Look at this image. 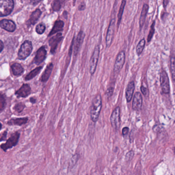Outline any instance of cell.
Wrapping results in <instances>:
<instances>
[{"mask_svg":"<svg viewBox=\"0 0 175 175\" xmlns=\"http://www.w3.org/2000/svg\"><path fill=\"white\" fill-rule=\"evenodd\" d=\"M102 107V97L100 94H98L92 99L90 110L91 119L93 122H97L99 119Z\"/></svg>","mask_w":175,"mask_h":175,"instance_id":"obj_1","label":"cell"},{"mask_svg":"<svg viewBox=\"0 0 175 175\" xmlns=\"http://www.w3.org/2000/svg\"><path fill=\"white\" fill-rule=\"evenodd\" d=\"M20 137V133L18 132H16L11 134L10 137L7 140L6 142L1 145V148L4 151L6 152L7 150L16 147L18 144Z\"/></svg>","mask_w":175,"mask_h":175,"instance_id":"obj_2","label":"cell"},{"mask_svg":"<svg viewBox=\"0 0 175 175\" xmlns=\"http://www.w3.org/2000/svg\"><path fill=\"white\" fill-rule=\"evenodd\" d=\"M13 7V0H0V16L2 17L10 14Z\"/></svg>","mask_w":175,"mask_h":175,"instance_id":"obj_3","label":"cell"},{"mask_svg":"<svg viewBox=\"0 0 175 175\" xmlns=\"http://www.w3.org/2000/svg\"><path fill=\"white\" fill-rule=\"evenodd\" d=\"M32 43L29 41H26L23 43L18 52V59L20 60H25L32 53Z\"/></svg>","mask_w":175,"mask_h":175,"instance_id":"obj_4","label":"cell"},{"mask_svg":"<svg viewBox=\"0 0 175 175\" xmlns=\"http://www.w3.org/2000/svg\"><path fill=\"white\" fill-rule=\"evenodd\" d=\"M110 121L113 129L115 131H118L121 125L120 108L119 106L117 107L112 112L110 118Z\"/></svg>","mask_w":175,"mask_h":175,"instance_id":"obj_5","label":"cell"},{"mask_svg":"<svg viewBox=\"0 0 175 175\" xmlns=\"http://www.w3.org/2000/svg\"><path fill=\"white\" fill-rule=\"evenodd\" d=\"M99 54H100V48L99 46L97 45L95 46L89 62V73L91 76L94 75L96 70L99 60Z\"/></svg>","mask_w":175,"mask_h":175,"instance_id":"obj_6","label":"cell"},{"mask_svg":"<svg viewBox=\"0 0 175 175\" xmlns=\"http://www.w3.org/2000/svg\"><path fill=\"white\" fill-rule=\"evenodd\" d=\"M160 82L161 89L164 94H169L170 92V85L169 76L165 70H162L160 73Z\"/></svg>","mask_w":175,"mask_h":175,"instance_id":"obj_7","label":"cell"},{"mask_svg":"<svg viewBox=\"0 0 175 175\" xmlns=\"http://www.w3.org/2000/svg\"><path fill=\"white\" fill-rule=\"evenodd\" d=\"M125 60V51L122 50L120 51L117 56L114 67V72L115 73H118L120 72V70L122 69L123 66L124 65Z\"/></svg>","mask_w":175,"mask_h":175,"instance_id":"obj_8","label":"cell"},{"mask_svg":"<svg viewBox=\"0 0 175 175\" xmlns=\"http://www.w3.org/2000/svg\"><path fill=\"white\" fill-rule=\"evenodd\" d=\"M115 19H113L110 22V25L106 37V45L107 47H109L111 45L113 40L114 33H115Z\"/></svg>","mask_w":175,"mask_h":175,"instance_id":"obj_9","label":"cell"},{"mask_svg":"<svg viewBox=\"0 0 175 175\" xmlns=\"http://www.w3.org/2000/svg\"><path fill=\"white\" fill-rule=\"evenodd\" d=\"M32 92V89L28 84H23L22 86L15 92V95L17 98H25L30 95Z\"/></svg>","mask_w":175,"mask_h":175,"instance_id":"obj_10","label":"cell"},{"mask_svg":"<svg viewBox=\"0 0 175 175\" xmlns=\"http://www.w3.org/2000/svg\"><path fill=\"white\" fill-rule=\"evenodd\" d=\"M62 38L63 37L62 34L59 33L50 39L49 41V44L50 46V52L51 54H54L55 53L58 45L62 40Z\"/></svg>","mask_w":175,"mask_h":175,"instance_id":"obj_11","label":"cell"},{"mask_svg":"<svg viewBox=\"0 0 175 175\" xmlns=\"http://www.w3.org/2000/svg\"><path fill=\"white\" fill-rule=\"evenodd\" d=\"M142 97L140 92H137L134 95V99L132 101V110L136 111L140 110L142 106Z\"/></svg>","mask_w":175,"mask_h":175,"instance_id":"obj_12","label":"cell"},{"mask_svg":"<svg viewBox=\"0 0 175 175\" xmlns=\"http://www.w3.org/2000/svg\"><path fill=\"white\" fill-rule=\"evenodd\" d=\"M46 54H47V51H46V49L45 48L44 46H42L37 51V54L35 55V60H34V62L35 64L39 65L42 63L46 58Z\"/></svg>","mask_w":175,"mask_h":175,"instance_id":"obj_13","label":"cell"},{"mask_svg":"<svg viewBox=\"0 0 175 175\" xmlns=\"http://www.w3.org/2000/svg\"><path fill=\"white\" fill-rule=\"evenodd\" d=\"M1 27L9 32H14L16 28L14 23L9 20L4 19L1 21Z\"/></svg>","mask_w":175,"mask_h":175,"instance_id":"obj_14","label":"cell"},{"mask_svg":"<svg viewBox=\"0 0 175 175\" xmlns=\"http://www.w3.org/2000/svg\"><path fill=\"white\" fill-rule=\"evenodd\" d=\"M84 38V34L83 31H80L78 34V36L76 37V41H75V44H74V54L76 55L77 53L79 51L80 48L81 47L82 44L83 43V40Z\"/></svg>","mask_w":175,"mask_h":175,"instance_id":"obj_15","label":"cell"},{"mask_svg":"<svg viewBox=\"0 0 175 175\" xmlns=\"http://www.w3.org/2000/svg\"><path fill=\"white\" fill-rule=\"evenodd\" d=\"M53 67H54V65L53 63H50L48 65L44 72H43V73H42L41 77L40 78V81L42 82L46 83V82H47L48 79H50L51 73L53 71Z\"/></svg>","mask_w":175,"mask_h":175,"instance_id":"obj_16","label":"cell"},{"mask_svg":"<svg viewBox=\"0 0 175 175\" xmlns=\"http://www.w3.org/2000/svg\"><path fill=\"white\" fill-rule=\"evenodd\" d=\"M28 120V117L11 119L8 121L7 124L10 126L18 125L21 126L27 123Z\"/></svg>","mask_w":175,"mask_h":175,"instance_id":"obj_17","label":"cell"},{"mask_svg":"<svg viewBox=\"0 0 175 175\" xmlns=\"http://www.w3.org/2000/svg\"><path fill=\"white\" fill-rule=\"evenodd\" d=\"M135 89V83L134 81H131L128 83L126 89L125 97L127 102H130L132 99Z\"/></svg>","mask_w":175,"mask_h":175,"instance_id":"obj_18","label":"cell"},{"mask_svg":"<svg viewBox=\"0 0 175 175\" xmlns=\"http://www.w3.org/2000/svg\"><path fill=\"white\" fill-rule=\"evenodd\" d=\"M148 9H149L148 5L147 4H144L142 9L140 20H139V25H140V28H141L142 27H143V25L145 23L147 14L148 13Z\"/></svg>","mask_w":175,"mask_h":175,"instance_id":"obj_19","label":"cell"},{"mask_svg":"<svg viewBox=\"0 0 175 175\" xmlns=\"http://www.w3.org/2000/svg\"><path fill=\"white\" fill-rule=\"evenodd\" d=\"M11 70L14 76H20L24 73V69L22 66L18 63L13 64L11 66Z\"/></svg>","mask_w":175,"mask_h":175,"instance_id":"obj_20","label":"cell"},{"mask_svg":"<svg viewBox=\"0 0 175 175\" xmlns=\"http://www.w3.org/2000/svg\"><path fill=\"white\" fill-rule=\"evenodd\" d=\"M64 25V23L63 21H56L54 23V26L52 30H51V32H50L48 36H51V35L57 33L58 32L62 31L63 29Z\"/></svg>","mask_w":175,"mask_h":175,"instance_id":"obj_21","label":"cell"},{"mask_svg":"<svg viewBox=\"0 0 175 175\" xmlns=\"http://www.w3.org/2000/svg\"><path fill=\"white\" fill-rule=\"evenodd\" d=\"M43 68V66H39L34 69L33 70H32L31 72L26 75V76L25 78V81H29L32 79L33 78H35L36 76L38 75L40 73L41 70Z\"/></svg>","mask_w":175,"mask_h":175,"instance_id":"obj_22","label":"cell"},{"mask_svg":"<svg viewBox=\"0 0 175 175\" xmlns=\"http://www.w3.org/2000/svg\"><path fill=\"white\" fill-rule=\"evenodd\" d=\"M42 12L40 9H37L32 13V15L30 16L29 22L32 24H35L37 23V21L40 18V16L41 15Z\"/></svg>","mask_w":175,"mask_h":175,"instance_id":"obj_23","label":"cell"},{"mask_svg":"<svg viewBox=\"0 0 175 175\" xmlns=\"http://www.w3.org/2000/svg\"><path fill=\"white\" fill-rule=\"evenodd\" d=\"M126 3V0H123L122 2L121 3V5L120 7L119 10L118 14V22H117V26L118 27L119 26L120 24L121 23V20H122V17L123 12H124V8L125 7Z\"/></svg>","mask_w":175,"mask_h":175,"instance_id":"obj_24","label":"cell"},{"mask_svg":"<svg viewBox=\"0 0 175 175\" xmlns=\"http://www.w3.org/2000/svg\"><path fill=\"white\" fill-rule=\"evenodd\" d=\"M145 45V40L144 39H142V40H140V42H139L138 44L136 46V53L138 56H140L141 54V53L143 52V50L144 48Z\"/></svg>","mask_w":175,"mask_h":175,"instance_id":"obj_25","label":"cell"},{"mask_svg":"<svg viewBox=\"0 0 175 175\" xmlns=\"http://www.w3.org/2000/svg\"><path fill=\"white\" fill-rule=\"evenodd\" d=\"M170 70L172 79L175 82V56H171L170 59Z\"/></svg>","mask_w":175,"mask_h":175,"instance_id":"obj_26","label":"cell"},{"mask_svg":"<svg viewBox=\"0 0 175 175\" xmlns=\"http://www.w3.org/2000/svg\"><path fill=\"white\" fill-rule=\"evenodd\" d=\"M7 102L6 96L4 94H1L0 95V112L2 113L6 106Z\"/></svg>","mask_w":175,"mask_h":175,"instance_id":"obj_27","label":"cell"},{"mask_svg":"<svg viewBox=\"0 0 175 175\" xmlns=\"http://www.w3.org/2000/svg\"><path fill=\"white\" fill-rule=\"evenodd\" d=\"M25 105L23 103L20 102V103L16 104V105H14L13 110L17 113H21L23 111V110H24V108H25Z\"/></svg>","mask_w":175,"mask_h":175,"instance_id":"obj_28","label":"cell"},{"mask_svg":"<svg viewBox=\"0 0 175 175\" xmlns=\"http://www.w3.org/2000/svg\"><path fill=\"white\" fill-rule=\"evenodd\" d=\"M155 21H154L153 23L151 24V29H150L149 34H148V37H147V42H150L151 41V39L153 38L154 35L155 33Z\"/></svg>","mask_w":175,"mask_h":175,"instance_id":"obj_29","label":"cell"},{"mask_svg":"<svg viewBox=\"0 0 175 175\" xmlns=\"http://www.w3.org/2000/svg\"><path fill=\"white\" fill-rule=\"evenodd\" d=\"M80 156L78 154H76L74 155L72 158H71V160H70V166L71 167H73L74 166L76 165L79 159Z\"/></svg>","mask_w":175,"mask_h":175,"instance_id":"obj_30","label":"cell"},{"mask_svg":"<svg viewBox=\"0 0 175 175\" xmlns=\"http://www.w3.org/2000/svg\"><path fill=\"white\" fill-rule=\"evenodd\" d=\"M61 6V2L59 0H55L53 4V10L54 11H59Z\"/></svg>","mask_w":175,"mask_h":175,"instance_id":"obj_31","label":"cell"},{"mask_svg":"<svg viewBox=\"0 0 175 175\" xmlns=\"http://www.w3.org/2000/svg\"><path fill=\"white\" fill-rule=\"evenodd\" d=\"M45 30V26L43 24H39L36 27V32L39 34H42Z\"/></svg>","mask_w":175,"mask_h":175,"instance_id":"obj_32","label":"cell"},{"mask_svg":"<svg viewBox=\"0 0 175 175\" xmlns=\"http://www.w3.org/2000/svg\"><path fill=\"white\" fill-rule=\"evenodd\" d=\"M134 152L133 151H128L126 155V160L127 161H131V160L134 157Z\"/></svg>","mask_w":175,"mask_h":175,"instance_id":"obj_33","label":"cell"},{"mask_svg":"<svg viewBox=\"0 0 175 175\" xmlns=\"http://www.w3.org/2000/svg\"><path fill=\"white\" fill-rule=\"evenodd\" d=\"M114 91V88L113 87H110V88H108L105 92V95H106L107 97H111L113 95Z\"/></svg>","mask_w":175,"mask_h":175,"instance_id":"obj_34","label":"cell"},{"mask_svg":"<svg viewBox=\"0 0 175 175\" xmlns=\"http://www.w3.org/2000/svg\"><path fill=\"white\" fill-rule=\"evenodd\" d=\"M141 91L142 94L145 97H148V94H149L148 89L143 85L141 86Z\"/></svg>","mask_w":175,"mask_h":175,"instance_id":"obj_35","label":"cell"},{"mask_svg":"<svg viewBox=\"0 0 175 175\" xmlns=\"http://www.w3.org/2000/svg\"><path fill=\"white\" fill-rule=\"evenodd\" d=\"M129 128L127 127H125L123 128L122 131V134L123 136H125L127 135V134L129 132Z\"/></svg>","mask_w":175,"mask_h":175,"instance_id":"obj_36","label":"cell"},{"mask_svg":"<svg viewBox=\"0 0 175 175\" xmlns=\"http://www.w3.org/2000/svg\"><path fill=\"white\" fill-rule=\"evenodd\" d=\"M7 135V131H5V132H3V134H2V136H1V142H2L3 141L6 140Z\"/></svg>","mask_w":175,"mask_h":175,"instance_id":"obj_37","label":"cell"},{"mask_svg":"<svg viewBox=\"0 0 175 175\" xmlns=\"http://www.w3.org/2000/svg\"><path fill=\"white\" fill-rule=\"evenodd\" d=\"M42 0H30V3L32 5H36Z\"/></svg>","mask_w":175,"mask_h":175,"instance_id":"obj_38","label":"cell"},{"mask_svg":"<svg viewBox=\"0 0 175 175\" xmlns=\"http://www.w3.org/2000/svg\"><path fill=\"white\" fill-rule=\"evenodd\" d=\"M169 2V0H163V5L164 8H166L167 7Z\"/></svg>","mask_w":175,"mask_h":175,"instance_id":"obj_39","label":"cell"},{"mask_svg":"<svg viewBox=\"0 0 175 175\" xmlns=\"http://www.w3.org/2000/svg\"><path fill=\"white\" fill-rule=\"evenodd\" d=\"M29 101H30V102H31L32 104H35L36 103V101H37V100L34 97L30 98V99H29Z\"/></svg>","mask_w":175,"mask_h":175,"instance_id":"obj_40","label":"cell"},{"mask_svg":"<svg viewBox=\"0 0 175 175\" xmlns=\"http://www.w3.org/2000/svg\"><path fill=\"white\" fill-rule=\"evenodd\" d=\"M0 46H1V48H0V50H1V52H2V50H3L4 48V44L3 42L2 41H1L0 42Z\"/></svg>","mask_w":175,"mask_h":175,"instance_id":"obj_41","label":"cell"},{"mask_svg":"<svg viewBox=\"0 0 175 175\" xmlns=\"http://www.w3.org/2000/svg\"><path fill=\"white\" fill-rule=\"evenodd\" d=\"M85 7V6L84 4V5H82V4H81V5L80 6L79 10H81L84 9Z\"/></svg>","mask_w":175,"mask_h":175,"instance_id":"obj_42","label":"cell"},{"mask_svg":"<svg viewBox=\"0 0 175 175\" xmlns=\"http://www.w3.org/2000/svg\"><path fill=\"white\" fill-rule=\"evenodd\" d=\"M59 1H60V2H61V3H62V2H63L64 0H59Z\"/></svg>","mask_w":175,"mask_h":175,"instance_id":"obj_43","label":"cell"}]
</instances>
